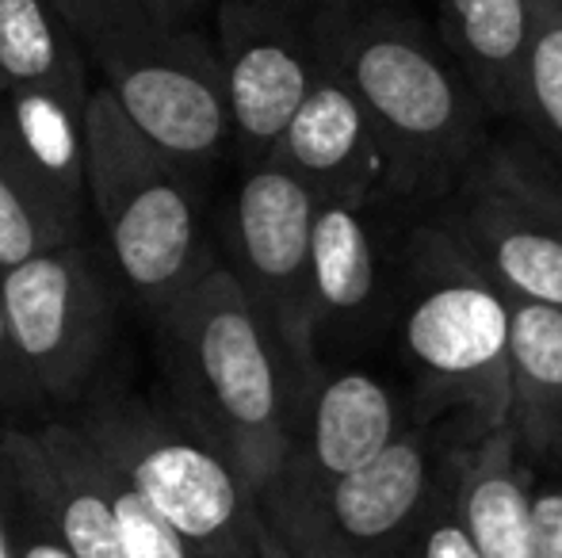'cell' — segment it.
Instances as JSON below:
<instances>
[{"label":"cell","instance_id":"obj_1","mask_svg":"<svg viewBox=\"0 0 562 558\" xmlns=\"http://www.w3.org/2000/svg\"><path fill=\"white\" fill-rule=\"evenodd\" d=\"M318 38L375 138L383 195L437 207L482 149L486 115L440 35L402 0H318Z\"/></svg>","mask_w":562,"mask_h":558},{"label":"cell","instance_id":"obj_2","mask_svg":"<svg viewBox=\"0 0 562 558\" xmlns=\"http://www.w3.org/2000/svg\"><path fill=\"white\" fill-rule=\"evenodd\" d=\"M157 326L172 410L260 493L283 463L306 379H299L226 264H211L172 298Z\"/></svg>","mask_w":562,"mask_h":558},{"label":"cell","instance_id":"obj_3","mask_svg":"<svg viewBox=\"0 0 562 558\" xmlns=\"http://www.w3.org/2000/svg\"><path fill=\"white\" fill-rule=\"evenodd\" d=\"M74 424L203 558H283L245 475L177 410L108 390Z\"/></svg>","mask_w":562,"mask_h":558},{"label":"cell","instance_id":"obj_4","mask_svg":"<svg viewBox=\"0 0 562 558\" xmlns=\"http://www.w3.org/2000/svg\"><path fill=\"white\" fill-rule=\"evenodd\" d=\"M81 172L119 280L161 314L215 264L184 172L172 169L100 84L81 115Z\"/></svg>","mask_w":562,"mask_h":558},{"label":"cell","instance_id":"obj_5","mask_svg":"<svg viewBox=\"0 0 562 558\" xmlns=\"http://www.w3.org/2000/svg\"><path fill=\"white\" fill-rule=\"evenodd\" d=\"M402 356L417 379V421L459 418L479 436L509 406V298L422 226L402 291Z\"/></svg>","mask_w":562,"mask_h":558},{"label":"cell","instance_id":"obj_6","mask_svg":"<svg viewBox=\"0 0 562 558\" xmlns=\"http://www.w3.org/2000/svg\"><path fill=\"white\" fill-rule=\"evenodd\" d=\"M459 418L414 421L363 467L268 516L283 558H406L432 509L456 490L467 447Z\"/></svg>","mask_w":562,"mask_h":558},{"label":"cell","instance_id":"obj_7","mask_svg":"<svg viewBox=\"0 0 562 558\" xmlns=\"http://www.w3.org/2000/svg\"><path fill=\"white\" fill-rule=\"evenodd\" d=\"M432 210L448 246L505 298L562 310V169L540 146L482 141Z\"/></svg>","mask_w":562,"mask_h":558},{"label":"cell","instance_id":"obj_8","mask_svg":"<svg viewBox=\"0 0 562 558\" xmlns=\"http://www.w3.org/2000/svg\"><path fill=\"white\" fill-rule=\"evenodd\" d=\"M104 73L131 127L172 169H207L229 141L223 69L211 43L188 27L126 23L85 50Z\"/></svg>","mask_w":562,"mask_h":558},{"label":"cell","instance_id":"obj_9","mask_svg":"<svg viewBox=\"0 0 562 558\" xmlns=\"http://www.w3.org/2000/svg\"><path fill=\"white\" fill-rule=\"evenodd\" d=\"M314 207L318 200L288 169L260 161L245 169L226 226V269L306 383L322 367L311 295Z\"/></svg>","mask_w":562,"mask_h":558},{"label":"cell","instance_id":"obj_10","mask_svg":"<svg viewBox=\"0 0 562 558\" xmlns=\"http://www.w3.org/2000/svg\"><path fill=\"white\" fill-rule=\"evenodd\" d=\"M0 298L35 398L69 402L85 395L115 326L112 291L89 249L74 238L12 264L0 272Z\"/></svg>","mask_w":562,"mask_h":558},{"label":"cell","instance_id":"obj_11","mask_svg":"<svg viewBox=\"0 0 562 558\" xmlns=\"http://www.w3.org/2000/svg\"><path fill=\"white\" fill-rule=\"evenodd\" d=\"M218 69L237 157L260 164L322 77L318 0H218Z\"/></svg>","mask_w":562,"mask_h":558},{"label":"cell","instance_id":"obj_12","mask_svg":"<svg viewBox=\"0 0 562 558\" xmlns=\"http://www.w3.org/2000/svg\"><path fill=\"white\" fill-rule=\"evenodd\" d=\"M402 429V406L383 379L371 372L326 375L318 367L295 406L280 470L257 493L265 521L375 459Z\"/></svg>","mask_w":562,"mask_h":558},{"label":"cell","instance_id":"obj_13","mask_svg":"<svg viewBox=\"0 0 562 558\" xmlns=\"http://www.w3.org/2000/svg\"><path fill=\"white\" fill-rule=\"evenodd\" d=\"M0 463L77 558H126L108 493V463L74 421L4 429Z\"/></svg>","mask_w":562,"mask_h":558},{"label":"cell","instance_id":"obj_14","mask_svg":"<svg viewBox=\"0 0 562 558\" xmlns=\"http://www.w3.org/2000/svg\"><path fill=\"white\" fill-rule=\"evenodd\" d=\"M265 161L288 169L318 203L368 207L383 195V164L345 81L322 69Z\"/></svg>","mask_w":562,"mask_h":558},{"label":"cell","instance_id":"obj_15","mask_svg":"<svg viewBox=\"0 0 562 558\" xmlns=\"http://www.w3.org/2000/svg\"><path fill=\"white\" fill-rule=\"evenodd\" d=\"M540 0H437V35L490 115L517 119Z\"/></svg>","mask_w":562,"mask_h":558},{"label":"cell","instance_id":"obj_16","mask_svg":"<svg viewBox=\"0 0 562 558\" xmlns=\"http://www.w3.org/2000/svg\"><path fill=\"white\" fill-rule=\"evenodd\" d=\"M505 429L528 467L562 470V310L509 298Z\"/></svg>","mask_w":562,"mask_h":558},{"label":"cell","instance_id":"obj_17","mask_svg":"<svg viewBox=\"0 0 562 558\" xmlns=\"http://www.w3.org/2000/svg\"><path fill=\"white\" fill-rule=\"evenodd\" d=\"M311 295L314 337L360 333L379 318L383 264L363 207L318 203L311 226Z\"/></svg>","mask_w":562,"mask_h":558},{"label":"cell","instance_id":"obj_18","mask_svg":"<svg viewBox=\"0 0 562 558\" xmlns=\"http://www.w3.org/2000/svg\"><path fill=\"white\" fill-rule=\"evenodd\" d=\"M532 482L505 424L467 447L451 501L479 558H532Z\"/></svg>","mask_w":562,"mask_h":558},{"label":"cell","instance_id":"obj_19","mask_svg":"<svg viewBox=\"0 0 562 558\" xmlns=\"http://www.w3.org/2000/svg\"><path fill=\"white\" fill-rule=\"evenodd\" d=\"M81 210L38 172L0 107V272L77 238Z\"/></svg>","mask_w":562,"mask_h":558},{"label":"cell","instance_id":"obj_20","mask_svg":"<svg viewBox=\"0 0 562 558\" xmlns=\"http://www.w3.org/2000/svg\"><path fill=\"white\" fill-rule=\"evenodd\" d=\"M517 123L528 127L540 153L562 169V8L555 0H540V23L520 81Z\"/></svg>","mask_w":562,"mask_h":558},{"label":"cell","instance_id":"obj_21","mask_svg":"<svg viewBox=\"0 0 562 558\" xmlns=\"http://www.w3.org/2000/svg\"><path fill=\"white\" fill-rule=\"evenodd\" d=\"M108 493H112L119 544H123L126 558H203L172 524H165L161 516L142 501V493L119 475L112 463H108Z\"/></svg>","mask_w":562,"mask_h":558},{"label":"cell","instance_id":"obj_22","mask_svg":"<svg viewBox=\"0 0 562 558\" xmlns=\"http://www.w3.org/2000/svg\"><path fill=\"white\" fill-rule=\"evenodd\" d=\"M0 509H4V528L12 558H77L66 539L54 532V524L38 513L35 501L23 493V486L0 463Z\"/></svg>","mask_w":562,"mask_h":558},{"label":"cell","instance_id":"obj_23","mask_svg":"<svg viewBox=\"0 0 562 558\" xmlns=\"http://www.w3.org/2000/svg\"><path fill=\"white\" fill-rule=\"evenodd\" d=\"M50 4L69 23L81 50H89L92 43H100V38L126 27V23L149 20V12L138 0H50Z\"/></svg>","mask_w":562,"mask_h":558},{"label":"cell","instance_id":"obj_24","mask_svg":"<svg viewBox=\"0 0 562 558\" xmlns=\"http://www.w3.org/2000/svg\"><path fill=\"white\" fill-rule=\"evenodd\" d=\"M451 498H456V490H451L448 498L432 509V516L425 521V528L417 532V539H414V547H409L406 558H479L474 544L467 539L463 524H459L456 501Z\"/></svg>","mask_w":562,"mask_h":558},{"label":"cell","instance_id":"obj_25","mask_svg":"<svg viewBox=\"0 0 562 558\" xmlns=\"http://www.w3.org/2000/svg\"><path fill=\"white\" fill-rule=\"evenodd\" d=\"M532 558H562V482H532Z\"/></svg>","mask_w":562,"mask_h":558},{"label":"cell","instance_id":"obj_26","mask_svg":"<svg viewBox=\"0 0 562 558\" xmlns=\"http://www.w3.org/2000/svg\"><path fill=\"white\" fill-rule=\"evenodd\" d=\"M35 402V390H31L27 375H23L20 360L12 349V333H8L4 318V298H0V406H27Z\"/></svg>","mask_w":562,"mask_h":558},{"label":"cell","instance_id":"obj_27","mask_svg":"<svg viewBox=\"0 0 562 558\" xmlns=\"http://www.w3.org/2000/svg\"><path fill=\"white\" fill-rule=\"evenodd\" d=\"M149 12V20L161 23V27H188L195 12L203 8V0H138Z\"/></svg>","mask_w":562,"mask_h":558},{"label":"cell","instance_id":"obj_28","mask_svg":"<svg viewBox=\"0 0 562 558\" xmlns=\"http://www.w3.org/2000/svg\"><path fill=\"white\" fill-rule=\"evenodd\" d=\"M0 558H12V544H8V528H4V509H0Z\"/></svg>","mask_w":562,"mask_h":558},{"label":"cell","instance_id":"obj_29","mask_svg":"<svg viewBox=\"0 0 562 558\" xmlns=\"http://www.w3.org/2000/svg\"><path fill=\"white\" fill-rule=\"evenodd\" d=\"M555 4H559V8H562V0H555Z\"/></svg>","mask_w":562,"mask_h":558}]
</instances>
